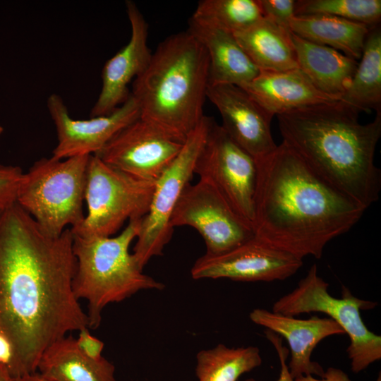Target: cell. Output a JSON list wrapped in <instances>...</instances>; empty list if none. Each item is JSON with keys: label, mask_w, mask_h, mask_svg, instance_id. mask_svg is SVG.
<instances>
[{"label": "cell", "mask_w": 381, "mask_h": 381, "mask_svg": "<svg viewBox=\"0 0 381 381\" xmlns=\"http://www.w3.org/2000/svg\"><path fill=\"white\" fill-rule=\"evenodd\" d=\"M73 241L70 228L56 237L45 234L16 202L0 210V328L26 375L37 372L52 343L88 327L73 289Z\"/></svg>", "instance_id": "cell-1"}, {"label": "cell", "mask_w": 381, "mask_h": 381, "mask_svg": "<svg viewBox=\"0 0 381 381\" xmlns=\"http://www.w3.org/2000/svg\"><path fill=\"white\" fill-rule=\"evenodd\" d=\"M256 162L255 236L298 258H320L326 244L349 231L365 210L284 142Z\"/></svg>", "instance_id": "cell-2"}, {"label": "cell", "mask_w": 381, "mask_h": 381, "mask_svg": "<svg viewBox=\"0 0 381 381\" xmlns=\"http://www.w3.org/2000/svg\"><path fill=\"white\" fill-rule=\"evenodd\" d=\"M373 121L341 101L277 115L283 141L327 183L365 210L377 201L381 171L375 164L381 111Z\"/></svg>", "instance_id": "cell-3"}, {"label": "cell", "mask_w": 381, "mask_h": 381, "mask_svg": "<svg viewBox=\"0 0 381 381\" xmlns=\"http://www.w3.org/2000/svg\"><path fill=\"white\" fill-rule=\"evenodd\" d=\"M210 62L200 41L188 30L172 35L152 53L133 83L140 117L186 139L204 117Z\"/></svg>", "instance_id": "cell-4"}, {"label": "cell", "mask_w": 381, "mask_h": 381, "mask_svg": "<svg viewBox=\"0 0 381 381\" xmlns=\"http://www.w3.org/2000/svg\"><path fill=\"white\" fill-rule=\"evenodd\" d=\"M141 219H132L116 236L73 235L76 269L73 289L86 301L88 327L97 328L110 303L123 301L143 290H162L165 285L144 274L129 248L136 238Z\"/></svg>", "instance_id": "cell-5"}, {"label": "cell", "mask_w": 381, "mask_h": 381, "mask_svg": "<svg viewBox=\"0 0 381 381\" xmlns=\"http://www.w3.org/2000/svg\"><path fill=\"white\" fill-rule=\"evenodd\" d=\"M90 155L36 161L23 173L16 202L47 235L60 236L85 218L87 169Z\"/></svg>", "instance_id": "cell-6"}, {"label": "cell", "mask_w": 381, "mask_h": 381, "mask_svg": "<svg viewBox=\"0 0 381 381\" xmlns=\"http://www.w3.org/2000/svg\"><path fill=\"white\" fill-rule=\"evenodd\" d=\"M328 287L314 264L293 291L274 303L272 311L294 317L314 312L329 315L348 334L351 368L358 373L381 358V337L368 329L361 315V310L372 309L377 303L358 298L344 286L341 298H336Z\"/></svg>", "instance_id": "cell-7"}, {"label": "cell", "mask_w": 381, "mask_h": 381, "mask_svg": "<svg viewBox=\"0 0 381 381\" xmlns=\"http://www.w3.org/2000/svg\"><path fill=\"white\" fill-rule=\"evenodd\" d=\"M155 186V182L135 177L90 155L85 195L87 213L79 226L71 229L72 234L111 236L126 221L147 214Z\"/></svg>", "instance_id": "cell-8"}, {"label": "cell", "mask_w": 381, "mask_h": 381, "mask_svg": "<svg viewBox=\"0 0 381 381\" xmlns=\"http://www.w3.org/2000/svg\"><path fill=\"white\" fill-rule=\"evenodd\" d=\"M212 121V118L204 116L186 137L176 159L155 182L150 210L140 220L132 253L143 269L151 258L162 255L171 239L172 213L185 187L190 183L197 158Z\"/></svg>", "instance_id": "cell-9"}, {"label": "cell", "mask_w": 381, "mask_h": 381, "mask_svg": "<svg viewBox=\"0 0 381 381\" xmlns=\"http://www.w3.org/2000/svg\"><path fill=\"white\" fill-rule=\"evenodd\" d=\"M194 174L215 188L236 212L253 227L256 159L214 120L197 158Z\"/></svg>", "instance_id": "cell-10"}, {"label": "cell", "mask_w": 381, "mask_h": 381, "mask_svg": "<svg viewBox=\"0 0 381 381\" xmlns=\"http://www.w3.org/2000/svg\"><path fill=\"white\" fill-rule=\"evenodd\" d=\"M173 228L188 226L202 237L205 255L226 253L255 236L252 225L209 183L199 179L184 188L171 218Z\"/></svg>", "instance_id": "cell-11"}, {"label": "cell", "mask_w": 381, "mask_h": 381, "mask_svg": "<svg viewBox=\"0 0 381 381\" xmlns=\"http://www.w3.org/2000/svg\"><path fill=\"white\" fill-rule=\"evenodd\" d=\"M185 140L139 117L95 155L135 177L156 182L179 154Z\"/></svg>", "instance_id": "cell-12"}, {"label": "cell", "mask_w": 381, "mask_h": 381, "mask_svg": "<svg viewBox=\"0 0 381 381\" xmlns=\"http://www.w3.org/2000/svg\"><path fill=\"white\" fill-rule=\"evenodd\" d=\"M302 265L301 259L254 236L223 254H204L193 264L190 274L194 279L272 282L291 277Z\"/></svg>", "instance_id": "cell-13"}, {"label": "cell", "mask_w": 381, "mask_h": 381, "mask_svg": "<svg viewBox=\"0 0 381 381\" xmlns=\"http://www.w3.org/2000/svg\"><path fill=\"white\" fill-rule=\"evenodd\" d=\"M47 106L57 133L52 157L59 159L98 154L117 133L140 116L131 94L111 114L85 120L71 117L64 100L56 93L49 96Z\"/></svg>", "instance_id": "cell-14"}, {"label": "cell", "mask_w": 381, "mask_h": 381, "mask_svg": "<svg viewBox=\"0 0 381 381\" xmlns=\"http://www.w3.org/2000/svg\"><path fill=\"white\" fill-rule=\"evenodd\" d=\"M207 98L219 111L224 130L256 160L277 148L271 132L274 116L243 88L231 84L209 85Z\"/></svg>", "instance_id": "cell-15"}, {"label": "cell", "mask_w": 381, "mask_h": 381, "mask_svg": "<svg viewBox=\"0 0 381 381\" xmlns=\"http://www.w3.org/2000/svg\"><path fill=\"white\" fill-rule=\"evenodd\" d=\"M126 6L131 37L104 65L102 89L90 117L109 114L128 99V84L145 70L152 54L147 44L148 25L144 16L134 2L127 1Z\"/></svg>", "instance_id": "cell-16"}, {"label": "cell", "mask_w": 381, "mask_h": 381, "mask_svg": "<svg viewBox=\"0 0 381 381\" xmlns=\"http://www.w3.org/2000/svg\"><path fill=\"white\" fill-rule=\"evenodd\" d=\"M249 318L253 323L288 341L291 352L288 368L294 379L309 375L322 377L324 369L311 360L314 349L329 336L345 334L339 325L329 318L298 319L262 308L253 309Z\"/></svg>", "instance_id": "cell-17"}, {"label": "cell", "mask_w": 381, "mask_h": 381, "mask_svg": "<svg viewBox=\"0 0 381 381\" xmlns=\"http://www.w3.org/2000/svg\"><path fill=\"white\" fill-rule=\"evenodd\" d=\"M241 87L273 116L341 101L319 90L299 68L279 71H260L253 80Z\"/></svg>", "instance_id": "cell-18"}, {"label": "cell", "mask_w": 381, "mask_h": 381, "mask_svg": "<svg viewBox=\"0 0 381 381\" xmlns=\"http://www.w3.org/2000/svg\"><path fill=\"white\" fill-rule=\"evenodd\" d=\"M188 30L205 47L210 62L209 85L250 83L260 73L233 34L189 20Z\"/></svg>", "instance_id": "cell-19"}, {"label": "cell", "mask_w": 381, "mask_h": 381, "mask_svg": "<svg viewBox=\"0 0 381 381\" xmlns=\"http://www.w3.org/2000/svg\"><path fill=\"white\" fill-rule=\"evenodd\" d=\"M298 68L321 92L341 99L358 61L329 47L308 41L291 32Z\"/></svg>", "instance_id": "cell-20"}, {"label": "cell", "mask_w": 381, "mask_h": 381, "mask_svg": "<svg viewBox=\"0 0 381 381\" xmlns=\"http://www.w3.org/2000/svg\"><path fill=\"white\" fill-rule=\"evenodd\" d=\"M37 372L52 381H116L114 365L104 357L94 360L83 354L71 334L45 349Z\"/></svg>", "instance_id": "cell-21"}, {"label": "cell", "mask_w": 381, "mask_h": 381, "mask_svg": "<svg viewBox=\"0 0 381 381\" xmlns=\"http://www.w3.org/2000/svg\"><path fill=\"white\" fill-rule=\"evenodd\" d=\"M260 71L298 68L291 31L263 17L248 28L233 34Z\"/></svg>", "instance_id": "cell-22"}, {"label": "cell", "mask_w": 381, "mask_h": 381, "mask_svg": "<svg viewBox=\"0 0 381 381\" xmlns=\"http://www.w3.org/2000/svg\"><path fill=\"white\" fill-rule=\"evenodd\" d=\"M370 29L363 23L322 14L295 16L290 22L292 33L340 51L356 61L361 57Z\"/></svg>", "instance_id": "cell-23"}, {"label": "cell", "mask_w": 381, "mask_h": 381, "mask_svg": "<svg viewBox=\"0 0 381 381\" xmlns=\"http://www.w3.org/2000/svg\"><path fill=\"white\" fill-rule=\"evenodd\" d=\"M341 101L358 112L380 110L381 30L370 28L365 39L361 62Z\"/></svg>", "instance_id": "cell-24"}, {"label": "cell", "mask_w": 381, "mask_h": 381, "mask_svg": "<svg viewBox=\"0 0 381 381\" xmlns=\"http://www.w3.org/2000/svg\"><path fill=\"white\" fill-rule=\"evenodd\" d=\"M262 361L256 346L231 348L219 344L197 353L195 375L198 381H238Z\"/></svg>", "instance_id": "cell-25"}, {"label": "cell", "mask_w": 381, "mask_h": 381, "mask_svg": "<svg viewBox=\"0 0 381 381\" xmlns=\"http://www.w3.org/2000/svg\"><path fill=\"white\" fill-rule=\"evenodd\" d=\"M263 17L259 0H202L190 19L234 34Z\"/></svg>", "instance_id": "cell-26"}, {"label": "cell", "mask_w": 381, "mask_h": 381, "mask_svg": "<svg viewBox=\"0 0 381 381\" xmlns=\"http://www.w3.org/2000/svg\"><path fill=\"white\" fill-rule=\"evenodd\" d=\"M329 15L369 27L378 25L381 18L380 0H299L295 16Z\"/></svg>", "instance_id": "cell-27"}, {"label": "cell", "mask_w": 381, "mask_h": 381, "mask_svg": "<svg viewBox=\"0 0 381 381\" xmlns=\"http://www.w3.org/2000/svg\"><path fill=\"white\" fill-rule=\"evenodd\" d=\"M23 175L19 167L0 165V210L16 202Z\"/></svg>", "instance_id": "cell-28"}, {"label": "cell", "mask_w": 381, "mask_h": 381, "mask_svg": "<svg viewBox=\"0 0 381 381\" xmlns=\"http://www.w3.org/2000/svg\"><path fill=\"white\" fill-rule=\"evenodd\" d=\"M264 17L290 30V22L295 16L294 0H259Z\"/></svg>", "instance_id": "cell-29"}, {"label": "cell", "mask_w": 381, "mask_h": 381, "mask_svg": "<svg viewBox=\"0 0 381 381\" xmlns=\"http://www.w3.org/2000/svg\"><path fill=\"white\" fill-rule=\"evenodd\" d=\"M0 363L8 369L14 378L26 375L16 348L9 337L1 328Z\"/></svg>", "instance_id": "cell-30"}, {"label": "cell", "mask_w": 381, "mask_h": 381, "mask_svg": "<svg viewBox=\"0 0 381 381\" xmlns=\"http://www.w3.org/2000/svg\"><path fill=\"white\" fill-rule=\"evenodd\" d=\"M88 327L79 330L78 336L75 338V343L79 351L87 357L99 360L103 356L102 352L104 344L102 341L92 336Z\"/></svg>", "instance_id": "cell-31"}, {"label": "cell", "mask_w": 381, "mask_h": 381, "mask_svg": "<svg viewBox=\"0 0 381 381\" xmlns=\"http://www.w3.org/2000/svg\"><path fill=\"white\" fill-rule=\"evenodd\" d=\"M265 334L274 347L279 357L281 369L279 378L277 381H296L291 376L288 368V364L286 363L289 351L287 349L282 345V337L268 329L265 331ZM244 381L256 380L253 378H249Z\"/></svg>", "instance_id": "cell-32"}, {"label": "cell", "mask_w": 381, "mask_h": 381, "mask_svg": "<svg viewBox=\"0 0 381 381\" xmlns=\"http://www.w3.org/2000/svg\"><path fill=\"white\" fill-rule=\"evenodd\" d=\"M296 381H351L342 370L334 367L329 368L322 377L315 378L313 375H305L295 379ZM376 381H381L380 374Z\"/></svg>", "instance_id": "cell-33"}, {"label": "cell", "mask_w": 381, "mask_h": 381, "mask_svg": "<svg viewBox=\"0 0 381 381\" xmlns=\"http://www.w3.org/2000/svg\"><path fill=\"white\" fill-rule=\"evenodd\" d=\"M14 381H52L49 380L39 373L35 372L34 373H30L25 375H23L19 377L14 378Z\"/></svg>", "instance_id": "cell-34"}, {"label": "cell", "mask_w": 381, "mask_h": 381, "mask_svg": "<svg viewBox=\"0 0 381 381\" xmlns=\"http://www.w3.org/2000/svg\"><path fill=\"white\" fill-rule=\"evenodd\" d=\"M0 381H14V377L1 363H0Z\"/></svg>", "instance_id": "cell-35"}, {"label": "cell", "mask_w": 381, "mask_h": 381, "mask_svg": "<svg viewBox=\"0 0 381 381\" xmlns=\"http://www.w3.org/2000/svg\"><path fill=\"white\" fill-rule=\"evenodd\" d=\"M3 131H4V128L0 126V135L2 134Z\"/></svg>", "instance_id": "cell-36"}, {"label": "cell", "mask_w": 381, "mask_h": 381, "mask_svg": "<svg viewBox=\"0 0 381 381\" xmlns=\"http://www.w3.org/2000/svg\"></svg>", "instance_id": "cell-37"}]
</instances>
